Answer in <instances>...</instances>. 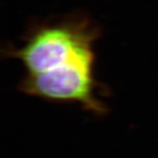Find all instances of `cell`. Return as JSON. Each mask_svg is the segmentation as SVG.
Listing matches in <instances>:
<instances>
[{
	"label": "cell",
	"mask_w": 158,
	"mask_h": 158,
	"mask_svg": "<svg viewBox=\"0 0 158 158\" xmlns=\"http://www.w3.org/2000/svg\"><path fill=\"white\" fill-rule=\"evenodd\" d=\"M98 28L85 17L65 18L37 25L20 48H9L6 56L18 59L27 74H37L80 62H95L93 44Z\"/></svg>",
	"instance_id": "cell-1"
},
{
	"label": "cell",
	"mask_w": 158,
	"mask_h": 158,
	"mask_svg": "<svg viewBox=\"0 0 158 158\" xmlns=\"http://www.w3.org/2000/svg\"><path fill=\"white\" fill-rule=\"evenodd\" d=\"M28 96L56 103L79 104L85 111L105 115L107 107L98 98L99 85L94 62H80L37 74H26L19 85Z\"/></svg>",
	"instance_id": "cell-2"
}]
</instances>
